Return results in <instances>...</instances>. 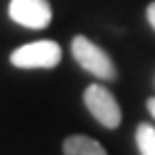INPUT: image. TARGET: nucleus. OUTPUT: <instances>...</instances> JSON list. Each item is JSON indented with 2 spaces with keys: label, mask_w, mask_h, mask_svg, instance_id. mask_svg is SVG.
<instances>
[{
  "label": "nucleus",
  "mask_w": 155,
  "mask_h": 155,
  "mask_svg": "<svg viewBox=\"0 0 155 155\" xmlns=\"http://www.w3.org/2000/svg\"><path fill=\"white\" fill-rule=\"evenodd\" d=\"M84 106L88 108V112L93 114V119L99 125H104L108 129H114L121 125V119H123L121 106L106 86L91 84L84 91Z\"/></svg>",
  "instance_id": "3"
},
{
  "label": "nucleus",
  "mask_w": 155,
  "mask_h": 155,
  "mask_svg": "<svg viewBox=\"0 0 155 155\" xmlns=\"http://www.w3.org/2000/svg\"><path fill=\"white\" fill-rule=\"evenodd\" d=\"M63 50L56 41H35L17 48L11 54V65L17 69H52L61 63Z\"/></svg>",
  "instance_id": "2"
},
{
  "label": "nucleus",
  "mask_w": 155,
  "mask_h": 155,
  "mask_svg": "<svg viewBox=\"0 0 155 155\" xmlns=\"http://www.w3.org/2000/svg\"><path fill=\"white\" fill-rule=\"evenodd\" d=\"M147 110L153 114V119H155V97H151V99L147 101Z\"/></svg>",
  "instance_id": "8"
},
{
  "label": "nucleus",
  "mask_w": 155,
  "mask_h": 155,
  "mask_svg": "<svg viewBox=\"0 0 155 155\" xmlns=\"http://www.w3.org/2000/svg\"><path fill=\"white\" fill-rule=\"evenodd\" d=\"M63 153L65 155H108L101 142H97L95 138H88V136H80V134L65 138Z\"/></svg>",
  "instance_id": "5"
},
{
  "label": "nucleus",
  "mask_w": 155,
  "mask_h": 155,
  "mask_svg": "<svg viewBox=\"0 0 155 155\" xmlns=\"http://www.w3.org/2000/svg\"><path fill=\"white\" fill-rule=\"evenodd\" d=\"M71 54L75 58V63L80 65L84 71H88L91 75L99 78V80H106V82H112L116 80V65L114 61L108 56V52H104L97 43H93L88 37L84 35H78L73 37L71 41Z\"/></svg>",
  "instance_id": "1"
},
{
  "label": "nucleus",
  "mask_w": 155,
  "mask_h": 155,
  "mask_svg": "<svg viewBox=\"0 0 155 155\" xmlns=\"http://www.w3.org/2000/svg\"><path fill=\"white\" fill-rule=\"evenodd\" d=\"M136 144L140 155H155V127L149 123H140L136 129Z\"/></svg>",
  "instance_id": "6"
},
{
  "label": "nucleus",
  "mask_w": 155,
  "mask_h": 155,
  "mask_svg": "<svg viewBox=\"0 0 155 155\" xmlns=\"http://www.w3.org/2000/svg\"><path fill=\"white\" fill-rule=\"evenodd\" d=\"M9 17L24 28L43 30L52 24V5L50 0H11Z\"/></svg>",
  "instance_id": "4"
},
{
  "label": "nucleus",
  "mask_w": 155,
  "mask_h": 155,
  "mask_svg": "<svg viewBox=\"0 0 155 155\" xmlns=\"http://www.w3.org/2000/svg\"><path fill=\"white\" fill-rule=\"evenodd\" d=\"M147 19H149V24H151L153 30H155V0L147 7Z\"/></svg>",
  "instance_id": "7"
}]
</instances>
